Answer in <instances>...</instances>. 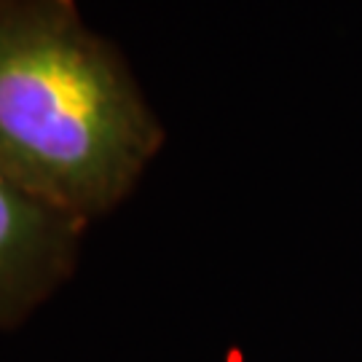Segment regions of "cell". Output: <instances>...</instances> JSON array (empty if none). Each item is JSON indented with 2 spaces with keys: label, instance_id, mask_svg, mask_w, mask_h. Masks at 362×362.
Instances as JSON below:
<instances>
[{
  "label": "cell",
  "instance_id": "6da1fadb",
  "mask_svg": "<svg viewBox=\"0 0 362 362\" xmlns=\"http://www.w3.org/2000/svg\"><path fill=\"white\" fill-rule=\"evenodd\" d=\"M164 137L76 0H0V167L16 185L89 226L137 188Z\"/></svg>",
  "mask_w": 362,
  "mask_h": 362
},
{
  "label": "cell",
  "instance_id": "7a4b0ae2",
  "mask_svg": "<svg viewBox=\"0 0 362 362\" xmlns=\"http://www.w3.org/2000/svg\"><path fill=\"white\" fill-rule=\"evenodd\" d=\"M86 223L43 204L0 167V330L22 325L76 272Z\"/></svg>",
  "mask_w": 362,
  "mask_h": 362
}]
</instances>
